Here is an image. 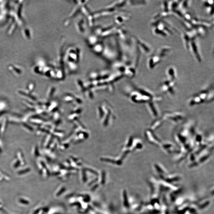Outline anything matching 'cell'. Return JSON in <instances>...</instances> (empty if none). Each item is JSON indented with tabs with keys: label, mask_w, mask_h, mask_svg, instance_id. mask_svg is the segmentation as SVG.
<instances>
[{
	"label": "cell",
	"mask_w": 214,
	"mask_h": 214,
	"mask_svg": "<svg viewBox=\"0 0 214 214\" xmlns=\"http://www.w3.org/2000/svg\"><path fill=\"white\" fill-rule=\"evenodd\" d=\"M175 69H174V67H171L168 68L167 69V75L169 76L170 78H175Z\"/></svg>",
	"instance_id": "obj_1"
}]
</instances>
